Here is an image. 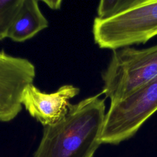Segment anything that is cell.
I'll list each match as a JSON object with an SVG mask.
<instances>
[{
	"mask_svg": "<svg viewBox=\"0 0 157 157\" xmlns=\"http://www.w3.org/2000/svg\"><path fill=\"white\" fill-rule=\"evenodd\" d=\"M101 92L72 104L58 122L44 127L33 157H93L101 144L105 99Z\"/></svg>",
	"mask_w": 157,
	"mask_h": 157,
	"instance_id": "obj_1",
	"label": "cell"
},
{
	"mask_svg": "<svg viewBox=\"0 0 157 157\" xmlns=\"http://www.w3.org/2000/svg\"><path fill=\"white\" fill-rule=\"evenodd\" d=\"M94 42L112 50L145 44L157 35V1L137 0L125 11L93 21Z\"/></svg>",
	"mask_w": 157,
	"mask_h": 157,
	"instance_id": "obj_2",
	"label": "cell"
},
{
	"mask_svg": "<svg viewBox=\"0 0 157 157\" xmlns=\"http://www.w3.org/2000/svg\"><path fill=\"white\" fill-rule=\"evenodd\" d=\"M157 75V44L145 48L126 47L112 52L102 73L101 93L114 104Z\"/></svg>",
	"mask_w": 157,
	"mask_h": 157,
	"instance_id": "obj_3",
	"label": "cell"
},
{
	"mask_svg": "<svg viewBox=\"0 0 157 157\" xmlns=\"http://www.w3.org/2000/svg\"><path fill=\"white\" fill-rule=\"evenodd\" d=\"M157 111V75L124 99L110 105L101 134V144L117 145L135 135Z\"/></svg>",
	"mask_w": 157,
	"mask_h": 157,
	"instance_id": "obj_4",
	"label": "cell"
},
{
	"mask_svg": "<svg viewBox=\"0 0 157 157\" xmlns=\"http://www.w3.org/2000/svg\"><path fill=\"white\" fill-rule=\"evenodd\" d=\"M35 76V66L28 59L0 51V122L10 121L19 114L22 93Z\"/></svg>",
	"mask_w": 157,
	"mask_h": 157,
	"instance_id": "obj_5",
	"label": "cell"
},
{
	"mask_svg": "<svg viewBox=\"0 0 157 157\" xmlns=\"http://www.w3.org/2000/svg\"><path fill=\"white\" fill-rule=\"evenodd\" d=\"M79 93L80 88L72 85H64L47 93L31 83L25 88L21 102L29 114L44 127L63 119L68 112L70 99Z\"/></svg>",
	"mask_w": 157,
	"mask_h": 157,
	"instance_id": "obj_6",
	"label": "cell"
},
{
	"mask_svg": "<svg viewBox=\"0 0 157 157\" xmlns=\"http://www.w3.org/2000/svg\"><path fill=\"white\" fill-rule=\"evenodd\" d=\"M48 22L36 0H23L10 29L8 38L17 42L26 41L48 27Z\"/></svg>",
	"mask_w": 157,
	"mask_h": 157,
	"instance_id": "obj_7",
	"label": "cell"
},
{
	"mask_svg": "<svg viewBox=\"0 0 157 157\" xmlns=\"http://www.w3.org/2000/svg\"><path fill=\"white\" fill-rule=\"evenodd\" d=\"M23 2V0L0 1V40L8 37Z\"/></svg>",
	"mask_w": 157,
	"mask_h": 157,
	"instance_id": "obj_8",
	"label": "cell"
},
{
	"mask_svg": "<svg viewBox=\"0 0 157 157\" xmlns=\"http://www.w3.org/2000/svg\"><path fill=\"white\" fill-rule=\"evenodd\" d=\"M137 1V0L101 1L98 7L97 17L104 19L115 16L133 6Z\"/></svg>",
	"mask_w": 157,
	"mask_h": 157,
	"instance_id": "obj_9",
	"label": "cell"
},
{
	"mask_svg": "<svg viewBox=\"0 0 157 157\" xmlns=\"http://www.w3.org/2000/svg\"><path fill=\"white\" fill-rule=\"evenodd\" d=\"M50 9L52 10H58L61 7L62 1L60 0H52V1H42Z\"/></svg>",
	"mask_w": 157,
	"mask_h": 157,
	"instance_id": "obj_10",
	"label": "cell"
}]
</instances>
